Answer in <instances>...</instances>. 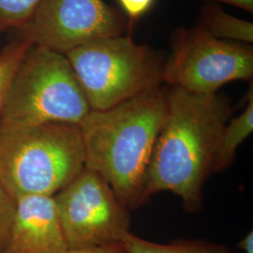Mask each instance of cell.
<instances>
[{
  "label": "cell",
  "instance_id": "6da1fadb",
  "mask_svg": "<svg viewBox=\"0 0 253 253\" xmlns=\"http://www.w3.org/2000/svg\"><path fill=\"white\" fill-rule=\"evenodd\" d=\"M168 110L157 138L145 180V202L161 191L177 195L187 212L203 206L202 190L211 173L222 131L232 118L230 100L171 86Z\"/></svg>",
  "mask_w": 253,
  "mask_h": 253
},
{
  "label": "cell",
  "instance_id": "7a4b0ae2",
  "mask_svg": "<svg viewBox=\"0 0 253 253\" xmlns=\"http://www.w3.org/2000/svg\"><path fill=\"white\" fill-rule=\"evenodd\" d=\"M167 92L161 85L111 108L91 110L79 124L84 167L101 175L129 210L145 204L146 174L167 116Z\"/></svg>",
  "mask_w": 253,
  "mask_h": 253
},
{
  "label": "cell",
  "instance_id": "3957f363",
  "mask_svg": "<svg viewBox=\"0 0 253 253\" xmlns=\"http://www.w3.org/2000/svg\"><path fill=\"white\" fill-rule=\"evenodd\" d=\"M84 168L79 125H16L0 120V183L13 201L54 196Z\"/></svg>",
  "mask_w": 253,
  "mask_h": 253
},
{
  "label": "cell",
  "instance_id": "277c9868",
  "mask_svg": "<svg viewBox=\"0 0 253 253\" xmlns=\"http://www.w3.org/2000/svg\"><path fill=\"white\" fill-rule=\"evenodd\" d=\"M90 111L66 55L33 44L11 79L0 120L16 125H79Z\"/></svg>",
  "mask_w": 253,
  "mask_h": 253
},
{
  "label": "cell",
  "instance_id": "5b68a950",
  "mask_svg": "<svg viewBox=\"0 0 253 253\" xmlns=\"http://www.w3.org/2000/svg\"><path fill=\"white\" fill-rule=\"evenodd\" d=\"M65 55L91 110L111 108L163 85L165 59L129 35L97 40Z\"/></svg>",
  "mask_w": 253,
  "mask_h": 253
},
{
  "label": "cell",
  "instance_id": "8992f818",
  "mask_svg": "<svg viewBox=\"0 0 253 253\" xmlns=\"http://www.w3.org/2000/svg\"><path fill=\"white\" fill-rule=\"evenodd\" d=\"M253 77V46L219 40L199 26L175 32L163 69V83L205 95L230 82L252 83Z\"/></svg>",
  "mask_w": 253,
  "mask_h": 253
},
{
  "label": "cell",
  "instance_id": "52a82bcc",
  "mask_svg": "<svg viewBox=\"0 0 253 253\" xmlns=\"http://www.w3.org/2000/svg\"><path fill=\"white\" fill-rule=\"evenodd\" d=\"M54 200L68 250L122 243L130 232V210L101 175L85 167Z\"/></svg>",
  "mask_w": 253,
  "mask_h": 253
},
{
  "label": "cell",
  "instance_id": "ba28073f",
  "mask_svg": "<svg viewBox=\"0 0 253 253\" xmlns=\"http://www.w3.org/2000/svg\"><path fill=\"white\" fill-rule=\"evenodd\" d=\"M128 29L126 16L104 0H42L22 30L32 44L66 54Z\"/></svg>",
  "mask_w": 253,
  "mask_h": 253
},
{
  "label": "cell",
  "instance_id": "9c48e42d",
  "mask_svg": "<svg viewBox=\"0 0 253 253\" xmlns=\"http://www.w3.org/2000/svg\"><path fill=\"white\" fill-rule=\"evenodd\" d=\"M14 202L3 253H60L68 250L54 196L27 195Z\"/></svg>",
  "mask_w": 253,
  "mask_h": 253
},
{
  "label": "cell",
  "instance_id": "30bf717a",
  "mask_svg": "<svg viewBox=\"0 0 253 253\" xmlns=\"http://www.w3.org/2000/svg\"><path fill=\"white\" fill-rule=\"evenodd\" d=\"M253 131V90L251 83L248 103L243 112L231 118L224 127L214 165V173L226 171L235 160L237 148L242 145Z\"/></svg>",
  "mask_w": 253,
  "mask_h": 253
},
{
  "label": "cell",
  "instance_id": "8fae6325",
  "mask_svg": "<svg viewBox=\"0 0 253 253\" xmlns=\"http://www.w3.org/2000/svg\"><path fill=\"white\" fill-rule=\"evenodd\" d=\"M198 26L219 40L253 44V23L232 16L216 5L203 6Z\"/></svg>",
  "mask_w": 253,
  "mask_h": 253
},
{
  "label": "cell",
  "instance_id": "7c38bea8",
  "mask_svg": "<svg viewBox=\"0 0 253 253\" xmlns=\"http://www.w3.org/2000/svg\"><path fill=\"white\" fill-rule=\"evenodd\" d=\"M127 253H238L225 245L205 239H176L156 243L129 232L122 241Z\"/></svg>",
  "mask_w": 253,
  "mask_h": 253
},
{
  "label": "cell",
  "instance_id": "4fadbf2b",
  "mask_svg": "<svg viewBox=\"0 0 253 253\" xmlns=\"http://www.w3.org/2000/svg\"><path fill=\"white\" fill-rule=\"evenodd\" d=\"M33 45L26 37L11 42L0 53V112L3 107L11 79L27 50Z\"/></svg>",
  "mask_w": 253,
  "mask_h": 253
},
{
  "label": "cell",
  "instance_id": "5bb4252c",
  "mask_svg": "<svg viewBox=\"0 0 253 253\" xmlns=\"http://www.w3.org/2000/svg\"><path fill=\"white\" fill-rule=\"evenodd\" d=\"M42 0H0V32L23 29Z\"/></svg>",
  "mask_w": 253,
  "mask_h": 253
},
{
  "label": "cell",
  "instance_id": "9a60e30c",
  "mask_svg": "<svg viewBox=\"0 0 253 253\" xmlns=\"http://www.w3.org/2000/svg\"><path fill=\"white\" fill-rule=\"evenodd\" d=\"M14 208L15 202L0 183V253H3L7 242Z\"/></svg>",
  "mask_w": 253,
  "mask_h": 253
},
{
  "label": "cell",
  "instance_id": "2e32d148",
  "mask_svg": "<svg viewBox=\"0 0 253 253\" xmlns=\"http://www.w3.org/2000/svg\"><path fill=\"white\" fill-rule=\"evenodd\" d=\"M126 14L128 24H132L144 16L152 8L155 0H118Z\"/></svg>",
  "mask_w": 253,
  "mask_h": 253
},
{
  "label": "cell",
  "instance_id": "e0dca14e",
  "mask_svg": "<svg viewBox=\"0 0 253 253\" xmlns=\"http://www.w3.org/2000/svg\"><path fill=\"white\" fill-rule=\"evenodd\" d=\"M60 253H127V252L123 243H118L87 250H67Z\"/></svg>",
  "mask_w": 253,
  "mask_h": 253
},
{
  "label": "cell",
  "instance_id": "ac0fdd59",
  "mask_svg": "<svg viewBox=\"0 0 253 253\" xmlns=\"http://www.w3.org/2000/svg\"><path fill=\"white\" fill-rule=\"evenodd\" d=\"M204 1H217V2L228 3V4L236 6L240 9H244L250 13H253V0H204Z\"/></svg>",
  "mask_w": 253,
  "mask_h": 253
},
{
  "label": "cell",
  "instance_id": "d6986e66",
  "mask_svg": "<svg viewBox=\"0 0 253 253\" xmlns=\"http://www.w3.org/2000/svg\"><path fill=\"white\" fill-rule=\"evenodd\" d=\"M238 248L244 251L245 253H253V232L248 233L242 240L237 245Z\"/></svg>",
  "mask_w": 253,
  "mask_h": 253
}]
</instances>
